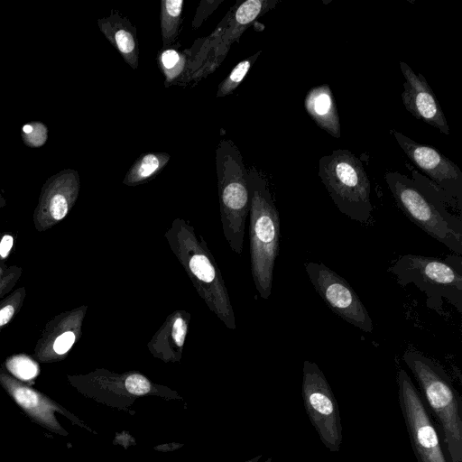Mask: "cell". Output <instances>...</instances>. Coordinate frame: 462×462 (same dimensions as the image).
Returning <instances> with one entry per match:
<instances>
[{
	"instance_id": "ac0fdd59",
	"label": "cell",
	"mask_w": 462,
	"mask_h": 462,
	"mask_svg": "<svg viewBox=\"0 0 462 462\" xmlns=\"http://www.w3.org/2000/svg\"><path fill=\"white\" fill-rule=\"evenodd\" d=\"M304 107L319 128L333 137H340L339 116L333 93L328 84L310 89L304 98Z\"/></svg>"
},
{
	"instance_id": "d4e9b609",
	"label": "cell",
	"mask_w": 462,
	"mask_h": 462,
	"mask_svg": "<svg viewBox=\"0 0 462 462\" xmlns=\"http://www.w3.org/2000/svg\"><path fill=\"white\" fill-rule=\"evenodd\" d=\"M68 202L64 196L55 195L51 201L50 211L55 220L62 219L68 213Z\"/></svg>"
},
{
	"instance_id": "603a6c76",
	"label": "cell",
	"mask_w": 462,
	"mask_h": 462,
	"mask_svg": "<svg viewBox=\"0 0 462 462\" xmlns=\"http://www.w3.org/2000/svg\"><path fill=\"white\" fill-rule=\"evenodd\" d=\"M6 365L13 374L23 381L35 378L39 372L37 364L24 356L13 357Z\"/></svg>"
},
{
	"instance_id": "8fae6325",
	"label": "cell",
	"mask_w": 462,
	"mask_h": 462,
	"mask_svg": "<svg viewBox=\"0 0 462 462\" xmlns=\"http://www.w3.org/2000/svg\"><path fill=\"white\" fill-rule=\"evenodd\" d=\"M305 270L318 294L335 314L364 332L374 330L367 310L343 277L321 263H307Z\"/></svg>"
},
{
	"instance_id": "d6986e66",
	"label": "cell",
	"mask_w": 462,
	"mask_h": 462,
	"mask_svg": "<svg viewBox=\"0 0 462 462\" xmlns=\"http://www.w3.org/2000/svg\"><path fill=\"white\" fill-rule=\"evenodd\" d=\"M180 44L162 48L157 54V64L164 76V87H184L189 83V55L180 50Z\"/></svg>"
},
{
	"instance_id": "4fadbf2b",
	"label": "cell",
	"mask_w": 462,
	"mask_h": 462,
	"mask_svg": "<svg viewBox=\"0 0 462 462\" xmlns=\"http://www.w3.org/2000/svg\"><path fill=\"white\" fill-rule=\"evenodd\" d=\"M392 134L410 161L461 206L462 173L457 164L433 147L418 143L395 130Z\"/></svg>"
},
{
	"instance_id": "ffe728a7",
	"label": "cell",
	"mask_w": 462,
	"mask_h": 462,
	"mask_svg": "<svg viewBox=\"0 0 462 462\" xmlns=\"http://www.w3.org/2000/svg\"><path fill=\"white\" fill-rule=\"evenodd\" d=\"M170 160L171 155L165 152L143 153L129 168L123 183L130 187L146 183L156 177Z\"/></svg>"
},
{
	"instance_id": "6da1fadb",
	"label": "cell",
	"mask_w": 462,
	"mask_h": 462,
	"mask_svg": "<svg viewBox=\"0 0 462 462\" xmlns=\"http://www.w3.org/2000/svg\"><path fill=\"white\" fill-rule=\"evenodd\" d=\"M163 236L207 307L227 328L235 330L236 321L228 291L204 237L180 217L173 219Z\"/></svg>"
},
{
	"instance_id": "5b68a950",
	"label": "cell",
	"mask_w": 462,
	"mask_h": 462,
	"mask_svg": "<svg viewBox=\"0 0 462 462\" xmlns=\"http://www.w3.org/2000/svg\"><path fill=\"white\" fill-rule=\"evenodd\" d=\"M220 221L226 241L240 255L250 210L248 171L236 143L222 139L216 150Z\"/></svg>"
},
{
	"instance_id": "ba28073f",
	"label": "cell",
	"mask_w": 462,
	"mask_h": 462,
	"mask_svg": "<svg viewBox=\"0 0 462 462\" xmlns=\"http://www.w3.org/2000/svg\"><path fill=\"white\" fill-rule=\"evenodd\" d=\"M73 384L86 397L131 415L135 413L132 406L140 397L183 401L176 391L152 382L138 371L116 373L98 369L78 378Z\"/></svg>"
},
{
	"instance_id": "7c38bea8",
	"label": "cell",
	"mask_w": 462,
	"mask_h": 462,
	"mask_svg": "<svg viewBox=\"0 0 462 462\" xmlns=\"http://www.w3.org/2000/svg\"><path fill=\"white\" fill-rule=\"evenodd\" d=\"M0 383L14 402L35 423L52 433L67 436L68 431L60 425L55 414L68 418L73 424L97 434L76 415L42 393L17 382L6 374H0Z\"/></svg>"
},
{
	"instance_id": "277c9868",
	"label": "cell",
	"mask_w": 462,
	"mask_h": 462,
	"mask_svg": "<svg viewBox=\"0 0 462 462\" xmlns=\"http://www.w3.org/2000/svg\"><path fill=\"white\" fill-rule=\"evenodd\" d=\"M402 358L439 424L449 462H462V402L449 376L418 350H406Z\"/></svg>"
},
{
	"instance_id": "7a4b0ae2",
	"label": "cell",
	"mask_w": 462,
	"mask_h": 462,
	"mask_svg": "<svg viewBox=\"0 0 462 462\" xmlns=\"http://www.w3.org/2000/svg\"><path fill=\"white\" fill-rule=\"evenodd\" d=\"M248 171L250 189V265L260 297L268 300L273 288V270L279 252L280 217L268 183L255 169Z\"/></svg>"
},
{
	"instance_id": "83f0119b",
	"label": "cell",
	"mask_w": 462,
	"mask_h": 462,
	"mask_svg": "<svg viewBox=\"0 0 462 462\" xmlns=\"http://www.w3.org/2000/svg\"><path fill=\"white\" fill-rule=\"evenodd\" d=\"M14 309L11 305H7L0 310V326L5 325L13 317Z\"/></svg>"
},
{
	"instance_id": "30bf717a",
	"label": "cell",
	"mask_w": 462,
	"mask_h": 462,
	"mask_svg": "<svg viewBox=\"0 0 462 462\" xmlns=\"http://www.w3.org/2000/svg\"><path fill=\"white\" fill-rule=\"evenodd\" d=\"M398 400L417 462H448L421 394L408 373L397 374Z\"/></svg>"
},
{
	"instance_id": "4316f807",
	"label": "cell",
	"mask_w": 462,
	"mask_h": 462,
	"mask_svg": "<svg viewBox=\"0 0 462 462\" xmlns=\"http://www.w3.org/2000/svg\"><path fill=\"white\" fill-rule=\"evenodd\" d=\"M14 239L11 236L5 235L0 242V255L6 257L13 246Z\"/></svg>"
},
{
	"instance_id": "f1b7e54d",
	"label": "cell",
	"mask_w": 462,
	"mask_h": 462,
	"mask_svg": "<svg viewBox=\"0 0 462 462\" xmlns=\"http://www.w3.org/2000/svg\"><path fill=\"white\" fill-rule=\"evenodd\" d=\"M172 445H173L172 448H169L170 444L157 446V447H154V449L161 450V451H171V450H174L176 448H179L178 447H181L182 446V444H177V443H173Z\"/></svg>"
},
{
	"instance_id": "5bb4252c",
	"label": "cell",
	"mask_w": 462,
	"mask_h": 462,
	"mask_svg": "<svg viewBox=\"0 0 462 462\" xmlns=\"http://www.w3.org/2000/svg\"><path fill=\"white\" fill-rule=\"evenodd\" d=\"M279 0H246L236 4L229 10V17L222 34L202 68L192 77L199 81L213 72L223 61L232 43L239 38L259 17L273 9Z\"/></svg>"
},
{
	"instance_id": "1f68e13d",
	"label": "cell",
	"mask_w": 462,
	"mask_h": 462,
	"mask_svg": "<svg viewBox=\"0 0 462 462\" xmlns=\"http://www.w3.org/2000/svg\"><path fill=\"white\" fill-rule=\"evenodd\" d=\"M263 462H273V460H272V458H271V457H269V458H267V459H266L265 461H263Z\"/></svg>"
},
{
	"instance_id": "2e32d148",
	"label": "cell",
	"mask_w": 462,
	"mask_h": 462,
	"mask_svg": "<svg viewBox=\"0 0 462 462\" xmlns=\"http://www.w3.org/2000/svg\"><path fill=\"white\" fill-rule=\"evenodd\" d=\"M191 321V314L177 310L169 314L147 343L152 356L166 364L179 363Z\"/></svg>"
},
{
	"instance_id": "52a82bcc",
	"label": "cell",
	"mask_w": 462,
	"mask_h": 462,
	"mask_svg": "<svg viewBox=\"0 0 462 462\" xmlns=\"http://www.w3.org/2000/svg\"><path fill=\"white\" fill-rule=\"evenodd\" d=\"M319 176L341 213L362 224L370 220V180L356 155L348 150H336L321 157Z\"/></svg>"
},
{
	"instance_id": "44dd1931",
	"label": "cell",
	"mask_w": 462,
	"mask_h": 462,
	"mask_svg": "<svg viewBox=\"0 0 462 462\" xmlns=\"http://www.w3.org/2000/svg\"><path fill=\"white\" fill-rule=\"evenodd\" d=\"M183 5L182 0L161 1L160 18L163 48L176 43L181 23Z\"/></svg>"
},
{
	"instance_id": "cb8c5ba5",
	"label": "cell",
	"mask_w": 462,
	"mask_h": 462,
	"mask_svg": "<svg viewBox=\"0 0 462 462\" xmlns=\"http://www.w3.org/2000/svg\"><path fill=\"white\" fill-rule=\"evenodd\" d=\"M224 0H202L199 2L191 23L193 30L199 29L205 20L223 3Z\"/></svg>"
},
{
	"instance_id": "484cf974",
	"label": "cell",
	"mask_w": 462,
	"mask_h": 462,
	"mask_svg": "<svg viewBox=\"0 0 462 462\" xmlns=\"http://www.w3.org/2000/svg\"><path fill=\"white\" fill-rule=\"evenodd\" d=\"M76 339L75 333L73 331H66L59 336L54 344L53 349L58 355H63L67 353Z\"/></svg>"
},
{
	"instance_id": "7402d4cb",
	"label": "cell",
	"mask_w": 462,
	"mask_h": 462,
	"mask_svg": "<svg viewBox=\"0 0 462 462\" xmlns=\"http://www.w3.org/2000/svg\"><path fill=\"white\" fill-rule=\"evenodd\" d=\"M262 51L238 62L230 73L223 79L217 87V97H223L230 95L241 84L245 77L249 72L251 67L255 62Z\"/></svg>"
},
{
	"instance_id": "3957f363",
	"label": "cell",
	"mask_w": 462,
	"mask_h": 462,
	"mask_svg": "<svg viewBox=\"0 0 462 462\" xmlns=\"http://www.w3.org/2000/svg\"><path fill=\"white\" fill-rule=\"evenodd\" d=\"M385 180L402 212L427 235L461 256L462 221L445 205H454V199L444 191L424 189L399 172L386 173Z\"/></svg>"
},
{
	"instance_id": "4dcf8cb0",
	"label": "cell",
	"mask_w": 462,
	"mask_h": 462,
	"mask_svg": "<svg viewBox=\"0 0 462 462\" xmlns=\"http://www.w3.org/2000/svg\"><path fill=\"white\" fill-rule=\"evenodd\" d=\"M261 457H262V455H258V456H256L251 459H248L245 462H258L261 459Z\"/></svg>"
},
{
	"instance_id": "9c48e42d",
	"label": "cell",
	"mask_w": 462,
	"mask_h": 462,
	"mask_svg": "<svg viewBox=\"0 0 462 462\" xmlns=\"http://www.w3.org/2000/svg\"><path fill=\"white\" fill-rule=\"evenodd\" d=\"M301 394L308 417L323 445L338 452L342 444V424L337 402L319 365L305 360Z\"/></svg>"
},
{
	"instance_id": "e0dca14e",
	"label": "cell",
	"mask_w": 462,
	"mask_h": 462,
	"mask_svg": "<svg viewBox=\"0 0 462 462\" xmlns=\"http://www.w3.org/2000/svg\"><path fill=\"white\" fill-rule=\"evenodd\" d=\"M100 31L133 69L139 65V44L135 26L118 11L98 20Z\"/></svg>"
},
{
	"instance_id": "9a60e30c",
	"label": "cell",
	"mask_w": 462,
	"mask_h": 462,
	"mask_svg": "<svg viewBox=\"0 0 462 462\" xmlns=\"http://www.w3.org/2000/svg\"><path fill=\"white\" fill-rule=\"evenodd\" d=\"M405 79L402 103L415 118L449 134V126L433 90L421 74H416L407 63L400 62Z\"/></svg>"
},
{
	"instance_id": "8992f818",
	"label": "cell",
	"mask_w": 462,
	"mask_h": 462,
	"mask_svg": "<svg viewBox=\"0 0 462 462\" xmlns=\"http://www.w3.org/2000/svg\"><path fill=\"white\" fill-rule=\"evenodd\" d=\"M461 256L449 255L444 260L417 254L400 257L389 272L401 286L415 285L426 295L428 308L440 312L443 300L462 312Z\"/></svg>"
},
{
	"instance_id": "f546056e",
	"label": "cell",
	"mask_w": 462,
	"mask_h": 462,
	"mask_svg": "<svg viewBox=\"0 0 462 462\" xmlns=\"http://www.w3.org/2000/svg\"><path fill=\"white\" fill-rule=\"evenodd\" d=\"M23 132L26 133V134H29L32 132V127L29 125H25L23 128Z\"/></svg>"
}]
</instances>
